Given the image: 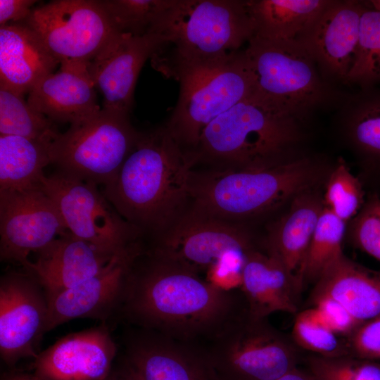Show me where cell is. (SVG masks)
I'll return each instance as SVG.
<instances>
[{"instance_id":"obj_1","label":"cell","mask_w":380,"mask_h":380,"mask_svg":"<svg viewBox=\"0 0 380 380\" xmlns=\"http://www.w3.org/2000/svg\"><path fill=\"white\" fill-rule=\"evenodd\" d=\"M229 292L144 248L130 265L119 309L144 328L186 340L234 319Z\"/></svg>"},{"instance_id":"obj_2","label":"cell","mask_w":380,"mask_h":380,"mask_svg":"<svg viewBox=\"0 0 380 380\" xmlns=\"http://www.w3.org/2000/svg\"><path fill=\"white\" fill-rule=\"evenodd\" d=\"M194 164L165 125L140 132L103 194L117 212L153 239L186 210Z\"/></svg>"},{"instance_id":"obj_3","label":"cell","mask_w":380,"mask_h":380,"mask_svg":"<svg viewBox=\"0 0 380 380\" xmlns=\"http://www.w3.org/2000/svg\"><path fill=\"white\" fill-rule=\"evenodd\" d=\"M151 32L153 67L177 82L227 62L253 35L246 0H173Z\"/></svg>"},{"instance_id":"obj_4","label":"cell","mask_w":380,"mask_h":380,"mask_svg":"<svg viewBox=\"0 0 380 380\" xmlns=\"http://www.w3.org/2000/svg\"><path fill=\"white\" fill-rule=\"evenodd\" d=\"M308 121L253 92L208 125L189 157L210 170L277 166L300 156Z\"/></svg>"},{"instance_id":"obj_5","label":"cell","mask_w":380,"mask_h":380,"mask_svg":"<svg viewBox=\"0 0 380 380\" xmlns=\"http://www.w3.org/2000/svg\"><path fill=\"white\" fill-rule=\"evenodd\" d=\"M320 172L317 161L301 156L262 169L194 170L189 208L239 223L274 209L311 189Z\"/></svg>"},{"instance_id":"obj_6","label":"cell","mask_w":380,"mask_h":380,"mask_svg":"<svg viewBox=\"0 0 380 380\" xmlns=\"http://www.w3.org/2000/svg\"><path fill=\"white\" fill-rule=\"evenodd\" d=\"M245 51L255 77L254 93L305 120L317 110L334 109L345 93L322 77L298 41L252 37Z\"/></svg>"},{"instance_id":"obj_7","label":"cell","mask_w":380,"mask_h":380,"mask_svg":"<svg viewBox=\"0 0 380 380\" xmlns=\"http://www.w3.org/2000/svg\"><path fill=\"white\" fill-rule=\"evenodd\" d=\"M129 114L102 108L59 133L50 148L57 170L103 186L118 174L140 132Z\"/></svg>"},{"instance_id":"obj_8","label":"cell","mask_w":380,"mask_h":380,"mask_svg":"<svg viewBox=\"0 0 380 380\" xmlns=\"http://www.w3.org/2000/svg\"><path fill=\"white\" fill-rule=\"evenodd\" d=\"M179 83L178 100L165 125L187 156L208 125L255 90V77L245 49L224 63Z\"/></svg>"},{"instance_id":"obj_9","label":"cell","mask_w":380,"mask_h":380,"mask_svg":"<svg viewBox=\"0 0 380 380\" xmlns=\"http://www.w3.org/2000/svg\"><path fill=\"white\" fill-rule=\"evenodd\" d=\"M265 320L246 309L217 334L208 355L221 380H276L298 366L297 346Z\"/></svg>"},{"instance_id":"obj_10","label":"cell","mask_w":380,"mask_h":380,"mask_svg":"<svg viewBox=\"0 0 380 380\" xmlns=\"http://www.w3.org/2000/svg\"><path fill=\"white\" fill-rule=\"evenodd\" d=\"M41 186L56 204L68 232L103 252L118 255L142 240L98 185L57 170L44 175Z\"/></svg>"},{"instance_id":"obj_11","label":"cell","mask_w":380,"mask_h":380,"mask_svg":"<svg viewBox=\"0 0 380 380\" xmlns=\"http://www.w3.org/2000/svg\"><path fill=\"white\" fill-rule=\"evenodd\" d=\"M60 63H88L119 32L99 0H54L23 22Z\"/></svg>"},{"instance_id":"obj_12","label":"cell","mask_w":380,"mask_h":380,"mask_svg":"<svg viewBox=\"0 0 380 380\" xmlns=\"http://www.w3.org/2000/svg\"><path fill=\"white\" fill-rule=\"evenodd\" d=\"M155 255L196 274L225 253L254 249L248 231L239 223L197 212L191 208L145 248Z\"/></svg>"},{"instance_id":"obj_13","label":"cell","mask_w":380,"mask_h":380,"mask_svg":"<svg viewBox=\"0 0 380 380\" xmlns=\"http://www.w3.org/2000/svg\"><path fill=\"white\" fill-rule=\"evenodd\" d=\"M68 232L54 202L41 184L0 191V258L23 267L37 253Z\"/></svg>"},{"instance_id":"obj_14","label":"cell","mask_w":380,"mask_h":380,"mask_svg":"<svg viewBox=\"0 0 380 380\" xmlns=\"http://www.w3.org/2000/svg\"><path fill=\"white\" fill-rule=\"evenodd\" d=\"M49 313L47 295L27 272L11 271L0 280V353L13 365L23 357L34 359Z\"/></svg>"},{"instance_id":"obj_15","label":"cell","mask_w":380,"mask_h":380,"mask_svg":"<svg viewBox=\"0 0 380 380\" xmlns=\"http://www.w3.org/2000/svg\"><path fill=\"white\" fill-rule=\"evenodd\" d=\"M364 8L365 1L329 0L298 39L322 77L339 88L353 63Z\"/></svg>"},{"instance_id":"obj_16","label":"cell","mask_w":380,"mask_h":380,"mask_svg":"<svg viewBox=\"0 0 380 380\" xmlns=\"http://www.w3.org/2000/svg\"><path fill=\"white\" fill-rule=\"evenodd\" d=\"M139 242L117 255L98 274L71 288L47 296L46 332L76 318L105 322L120 308L130 265L142 250Z\"/></svg>"},{"instance_id":"obj_17","label":"cell","mask_w":380,"mask_h":380,"mask_svg":"<svg viewBox=\"0 0 380 380\" xmlns=\"http://www.w3.org/2000/svg\"><path fill=\"white\" fill-rule=\"evenodd\" d=\"M160 42L159 35L118 33L87 63L95 87L103 96V108L129 114L139 72Z\"/></svg>"},{"instance_id":"obj_18","label":"cell","mask_w":380,"mask_h":380,"mask_svg":"<svg viewBox=\"0 0 380 380\" xmlns=\"http://www.w3.org/2000/svg\"><path fill=\"white\" fill-rule=\"evenodd\" d=\"M117 350L103 323L69 334L39 353L33 374L44 380H106Z\"/></svg>"},{"instance_id":"obj_19","label":"cell","mask_w":380,"mask_h":380,"mask_svg":"<svg viewBox=\"0 0 380 380\" xmlns=\"http://www.w3.org/2000/svg\"><path fill=\"white\" fill-rule=\"evenodd\" d=\"M116 255L106 253L68 232L38 251L37 260H29L23 268L49 296L94 277Z\"/></svg>"},{"instance_id":"obj_20","label":"cell","mask_w":380,"mask_h":380,"mask_svg":"<svg viewBox=\"0 0 380 380\" xmlns=\"http://www.w3.org/2000/svg\"><path fill=\"white\" fill-rule=\"evenodd\" d=\"M126 355V370L135 380H221L208 353L160 336L131 341Z\"/></svg>"},{"instance_id":"obj_21","label":"cell","mask_w":380,"mask_h":380,"mask_svg":"<svg viewBox=\"0 0 380 380\" xmlns=\"http://www.w3.org/2000/svg\"><path fill=\"white\" fill-rule=\"evenodd\" d=\"M40 80L28 94L27 103L52 121L70 125L101 109L87 63H65Z\"/></svg>"},{"instance_id":"obj_22","label":"cell","mask_w":380,"mask_h":380,"mask_svg":"<svg viewBox=\"0 0 380 380\" xmlns=\"http://www.w3.org/2000/svg\"><path fill=\"white\" fill-rule=\"evenodd\" d=\"M58 64L25 24L0 26V87L24 96Z\"/></svg>"},{"instance_id":"obj_23","label":"cell","mask_w":380,"mask_h":380,"mask_svg":"<svg viewBox=\"0 0 380 380\" xmlns=\"http://www.w3.org/2000/svg\"><path fill=\"white\" fill-rule=\"evenodd\" d=\"M305 190L293 199L287 212L270 227L267 252L286 268L301 291L305 262L324 203L316 193Z\"/></svg>"},{"instance_id":"obj_24","label":"cell","mask_w":380,"mask_h":380,"mask_svg":"<svg viewBox=\"0 0 380 380\" xmlns=\"http://www.w3.org/2000/svg\"><path fill=\"white\" fill-rule=\"evenodd\" d=\"M241 289L247 313L254 319H266L277 312L295 313L300 293L283 265L267 252L248 251L242 269Z\"/></svg>"},{"instance_id":"obj_25","label":"cell","mask_w":380,"mask_h":380,"mask_svg":"<svg viewBox=\"0 0 380 380\" xmlns=\"http://www.w3.org/2000/svg\"><path fill=\"white\" fill-rule=\"evenodd\" d=\"M328 296L361 323L380 317V271L367 268L344 254L315 283L312 298Z\"/></svg>"},{"instance_id":"obj_26","label":"cell","mask_w":380,"mask_h":380,"mask_svg":"<svg viewBox=\"0 0 380 380\" xmlns=\"http://www.w3.org/2000/svg\"><path fill=\"white\" fill-rule=\"evenodd\" d=\"M336 121L366 167L380 173V86L345 92Z\"/></svg>"},{"instance_id":"obj_27","label":"cell","mask_w":380,"mask_h":380,"mask_svg":"<svg viewBox=\"0 0 380 380\" xmlns=\"http://www.w3.org/2000/svg\"><path fill=\"white\" fill-rule=\"evenodd\" d=\"M329 2V0H246L253 25L252 37L268 42L298 41Z\"/></svg>"},{"instance_id":"obj_28","label":"cell","mask_w":380,"mask_h":380,"mask_svg":"<svg viewBox=\"0 0 380 380\" xmlns=\"http://www.w3.org/2000/svg\"><path fill=\"white\" fill-rule=\"evenodd\" d=\"M53 141L0 135V191H17L41 184L44 169L51 164Z\"/></svg>"},{"instance_id":"obj_29","label":"cell","mask_w":380,"mask_h":380,"mask_svg":"<svg viewBox=\"0 0 380 380\" xmlns=\"http://www.w3.org/2000/svg\"><path fill=\"white\" fill-rule=\"evenodd\" d=\"M345 85L357 89L380 86V10L365 1L352 68Z\"/></svg>"},{"instance_id":"obj_30","label":"cell","mask_w":380,"mask_h":380,"mask_svg":"<svg viewBox=\"0 0 380 380\" xmlns=\"http://www.w3.org/2000/svg\"><path fill=\"white\" fill-rule=\"evenodd\" d=\"M346 222L324 206L312 234L303 274V284L316 283L343 255Z\"/></svg>"},{"instance_id":"obj_31","label":"cell","mask_w":380,"mask_h":380,"mask_svg":"<svg viewBox=\"0 0 380 380\" xmlns=\"http://www.w3.org/2000/svg\"><path fill=\"white\" fill-rule=\"evenodd\" d=\"M59 133L53 121L32 108L24 96L0 87V135L53 141Z\"/></svg>"},{"instance_id":"obj_32","label":"cell","mask_w":380,"mask_h":380,"mask_svg":"<svg viewBox=\"0 0 380 380\" xmlns=\"http://www.w3.org/2000/svg\"><path fill=\"white\" fill-rule=\"evenodd\" d=\"M119 33L143 36L151 30L173 0H99Z\"/></svg>"},{"instance_id":"obj_33","label":"cell","mask_w":380,"mask_h":380,"mask_svg":"<svg viewBox=\"0 0 380 380\" xmlns=\"http://www.w3.org/2000/svg\"><path fill=\"white\" fill-rule=\"evenodd\" d=\"M338 336L324 322L315 307L296 315L292 341L297 347L323 357L350 355L346 341Z\"/></svg>"},{"instance_id":"obj_34","label":"cell","mask_w":380,"mask_h":380,"mask_svg":"<svg viewBox=\"0 0 380 380\" xmlns=\"http://www.w3.org/2000/svg\"><path fill=\"white\" fill-rule=\"evenodd\" d=\"M324 197V206L345 222L357 215L365 201L361 182L343 160L333 170Z\"/></svg>"},{"instance_id":"obj_35","label":"cell","mask_w":380,"mask_h":380,"mask_svg":"<svg viewBox=\"0 0 380 380\" xmlns=\"http://www.w3.org/2000/svg\"><path fill=\"white\" fill-rule=\"evenodd\" d=\"M307 369L317 380H380V362L352 355H311Z\"/></svg>"},{"instance_id":"obj_36","label":"cell","mask_w":380,"mask_h":380,"mask_svg":"<svg viewBox=\"0 0 380 380\" xmlns=\"http://www.w3.org/2000/svg\"><path fill=\"white\" fill-rule=\"evenodd\" d=\"M355 246L380 262V195H369L349 227Z\"/></svg>"},{"instance_id":"obj_37","label":"cell","mask_w":380,"mask_h":380,"mask_svg":"<svg viewBox=\"0 0 380 380\" xmlns=\"http://www.w3.org/2000/svg\"><path fill=\"white\" fill-rule=\"evenodd\" d=\"M247 253L232 250L225 253L206 272V281L225 291L241 287L242 269Z\"/></svg>"},{"instance_id":"obj_38","label":"cell","mask_w":380,"mask_h":380,"mask_svg":"<svg viewBox=\"0 0 380 380\" xmlns=\"http://www.w3.org/2000/svg\"><path fill=\"white\" fill-rule=\"evenodd\" d=\"M349 355L372 361H380V317L360 324L347 337Z\"/></svg>"},{"instance_id":"obj_39","label":"cell","mask_w":380,"mask_h":380,"mask_svg":"<svg viewBox=\"0 0 380 380\" xmlns=\"http://www.w3.org/2000/svg\"><path fill=\"white\" fill-rule=\"evenodd\" d=\"M312 301L324 322L338 335L348 337L362 324L330 297L319 296Z\"/></svg>"},{"instance_id":"obj_40","label":"cell","mask_w":380,"mask_h":380,"mask_svg":"<svg viewBox=\"0 0 380 380\" xmlns=\"http://www.w3.org/2000/svg\"><path fill=\"white\" fill-rule=\"evenodd\" d=\"M37 1L0 0V26L24 21Z\"/></svg>"},{"instance_id":"obj_41","label":"cell","mask_w":380,"mask_h":380,"mask_svg":"<svg viewBox=\"0 0 380 380\" xmlns=\"http://www.w3.org/2000/svg\"><path fill=\"white\" fill-rule=\"evenodd\" d=\"M276 380H317L307 369H302L296 367Z\"/></svg>"},{"instance_id":"obj_42","label":"cell","mask_w":380,"mask_h":380,"mask_svg":"<svg viewBox=\"0 0 380 380\" xmlns=\"http://www.w3.org/2000/svg\"><path fill=\"white\" fill-rule=\"evenodd\" d=\"M2 380H44L34 374L12 372L4 376Z\"/></svg>"},{"instance_id":"obj_43","label":"cell","mask_w":380,"mask_h":380,"mask_svg":"<svg viewBox=\"0 0 380 380\" xmlns=\"http://www.w3.org/2000/svg\"><path fill=\"white\" fill-rule=\"evenodd\" d=\"M106 380H135V379L127 370H125L121 374L114 376L110 378L109 376Z\"/></svg>"}]
</instances>
